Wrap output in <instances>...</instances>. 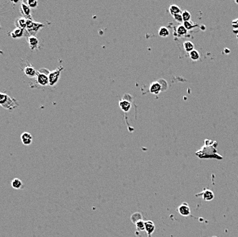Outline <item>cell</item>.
<instances>
[{
	"label": "cell",
	"instance_id": "cell-14",
	"mask_svg": "<svg viewBox=\"0 0 238 237\" xmlns=\"http://www.w3.org/2000/svg\"><path fill=\"white\" fill-rule=\"evenodd\" d=\"M155 226L152 221H145V231L148 234L149 237H151V235L155 231Z\"/></svg>",
	"mask_w": 238,
	"mask_h": 237
},
{
	"label": "cell",
	"instance_id": "cell-24",
	"mask_svg": "<svg viewBox=\"0 0 238 237\" xmlns=\"http://www.w3.org/2000/svg\"><path fill=\"white\" fill-rule=\"evenodd\" d=\"M181 14H182L183 22H185V21H190V19H191V14H190L188 10L183 11L182 13H181Z\"/></svg>",
	"mask_w": 238,
	"mask_h": 237
},
{
	"label": "cell",
	"instance_id": "cell-26",
	"mask_svg": "<svg viewBox=\"0 0 238 237\" xmlns=\"http://www.w3.org/2000/svg\"><path fill=\"white\" fill-rule=\"evenodd\" d=\"M183 25H184V27L187 29V30L192 29L194 27L192 21H185V22H183Z\"/></svg>",
	"mask_w": 238,
	"mask_h": 237
},
{
	"label": "cell",
	"instance_id": "cell-10",
	"mask_svg": "<svg viewBox=\"0 0 238 237\" xmlns=\"http://www.w3.org/2000/svg\"><path fill=\"white\" fill-rule=\"evenodd\" d=\"M10 35L12 38H21L23 36H25V30L16 27L11 32H10Z\"/></svg>",
	"mask_w": 238,
	"mask_h": 237
},
{
	"label": "cell",
	"instance_id": "cell-4",
	"mask_svg": "<svg viewBox=\"0 0 238 237\" xmlns=\"http://www.w3.org/2000/svg\"><path fill=\"white\" fill-rule=\"evenodd\" d=\"M36 82L41 86H46L49 85V77L48 75H45L44 73L38 72L36 76Z\"/></svg>",
	"mask_w": 238,
	"mask_h": 237
},
{
	"label": "cell",
	"instance_id": "cell-20",
	"mask_svg": "<svg viewBox=\"0 0 238 237\" xmlns=\"http://www.w3.org/2000/svg\"><path fill=\"white\" fill-rule=\"evenodd\" d=\"M183 47H184L185 50L189 53L194 50V45L193 43L190 41L184 42V43H183Z\"/></svg>",
	"mask_w": 238,
	"mask_h": 237
},
{
	"label": "cell",
	"instance_id": "cell-6",
	"mask_svg": "<svg viewBox=\"0 0 238 237\" xmlns=\"http://www.w3.org/2000/svg\"><path fill=\"white\" fill-rule=\"evenodd\" d=\"M162 90V85L159 81H154L151 83L149 87V91L151 94H158Z\"/></svg>",
	"mask_w": 238,
	"mask_h": 237
},
{
	"label": "cell",
	"instance_id": "cell-9",
	"mask_svg": "<svg viewBox=\"0 0 238 237\" xmlns=\"http://www.w3.org/2000/svg\"><path fill=\"white\" fill-rule=\"evenodd\" d=\"M178 211H179V214H180L181 215H182V216H185V217L190 215V213H191L190 206H188V204L187 203H185V202L183 203L182 204H181V205L179 206Z\"/></svg>",
	"mask_w": 238,
	"mask_h": 237
},
{
	"label": "cell",
	"instance_id": "cell-19",
	"mask_svg": "<svg viewBox=\"0 0 238 237\" xmlns=\"http://www.w3.org/2000/svg\"><path fill=\"white\" fill-rule=\"evenodd\" d=\"M158 34L161 37H167L169 36L170 32L167 27H161L158 30Z\"/></svg>",
	"mask_w": 238,
	"mask_h": 237
},
{
	"label": "cell",
	"instance_id": "cell-3",
	"mask_svg": "<svg viewBox=\"0 0 238 237\" xmlns=\"http://www.w3.org/2000/svg\"><path fill=\"white\" fill-rule=\"evenodd\" d=\"M64 70V67L62 66H60L56 68V70H54L53 71L49 73V85L51 86L55 85L56 83L58 82L59 81L60 75H61L62 71Z\"/></svg>",
	"mask_w": 238,
	"mask_h": 237
},
{
	"label": "cell",
	"instance_id": "cell-7",
	"mask_svg": "<svg viewBox=\"0 0 238 237\" xmlns=\"http://www.w3.org/2000/svg\"><path fill=\"white\" fill-rule=\"evenodd\" d=\"M198 197H201L205 201H211L214 198V194L209 189H205L200 193L196 195Z\"/></svg>",
	"mask_w": 238,
	"mask_h": 237
},
{
	"label": "cell",
	"instance_id": "cell-27",
	"mask_svg": "<svg viewBox=\"0 0 238 237\" xmlns=\"http://www.w3.org/2000/svg\"><path fill=\"white\" fill-rule=\"evenodd\" d=\"M173 18L175 19V21H177V22L181 23L183 22V18H182V14H177L173 15Z\"/></svg>",
	"mask_w": 238,
	"mask_h": 237
},
{
	"label": "cell",
	"instance_id": "cell-5",
	"mask_svg": "<svg viewBox=\"0 0 238 237\" xmlns=\"http://www.w3.org/2000/svg\"><path fill=\"white\" fill-rule=\"evenodd\" d=\"M20 10H21V14L23 15V17H24V18L27 19V20H30V19H32L31 10H30V8L26 4H25L23 1L21 4Z\"/></svg>",
	"mask_w": 238,
	"mask_h": 237
},
{
	"label": "cell",
	"instance_id": "cell-18",
	"mask_svg": "<svg viewBox=\"0 0 238 237\" xmlns=\"http://www.w3.org/2000/svg\"><path fill=\"white\" fill-rule=\"evenodd\" d=\"M169 12H170V13L173 16V15L177 14H181V8H179L178 6L175 5V4H172V5L170 6Z\"/></svg>",
	"mask_w": 238,
	"mask_h": 237
},
{
	"label": "cell",
	"instance_id": "cell-22",
	"mask_svg": "<svg viewBox=\"0 0 238 237\" xmlns=\"http://www.w3.org/2000/svg\"><path fill=\"white\" fill-rule=\"evenodd\" d=\"M190 57L193 61H197V60L200 59V54H199L198 51L196 50H193L190 53Z\"/></svg>",
	"mask_w": 238,
	"mask_h": 237
},
{
	"label": "cell",
	"instance_id": "cell-12",
	"mask_svg": "<svg viewBox=\"0 0 238 237\" xmlns=\"http://www.w3.org/2000/svg\"><path fill=\"white\" fill-rule=\"evenodd\" d=\"M24 71L25 75H26L27 77H30V78H32V77H34L36 76L37 75V71L36 70L35 68H34L33 66H26L23 69Z\"/></svg>",
	"mask_w": 238,
	"mask_h": 237
},
{
	"label": "cell",
	"instance_id": "cell-13",
	"mask_svg": "<svg viewBox=\"0 0 238 237\" xmlns=\"http://www.w3.org/2000/svg\"><path fill=\"white\" fill-rule=\"evenodd\" d=\"M27 19L24 18V17H20V18L17 19L14 23L15 26L17 28H20V29L25 30L27 25Z\"/></svg>",
	"mask_w": 238,
	"mask_h": 237
},
{
	"label": "cell",
	"instance_id": "cell-16",
	"mask_svg": "<svg viewBox=\"0 0 238 237\" xmlns=\"http://www.w3.org/2000/svg\"><path fill=\"white\" fill-rule=\"evenodd\" d=\"M11 186L14 189H20L23 186V182L19 178H14L11 181Z\"/></svg>",
	"mask_w": 238,
	"mask_h": 237
},
{
	"label": "cell",
	"instance_id": "cell-17",
	"mask_svg": "<svg viewBox=\"0 0 238 237\" xmlns=\"http://www.w3.org/2000/svg\"><path fill=\"white\" fill-rule=\"evenodd\" d=\"M142 220V215L140 213H134L131 216V221L133 223L136 224L138 221Z\"/></svg>",
	"mask_w": 238,
	"mask_h": 237
},
{
	"label": "cell",
	"instance_id": "cell-21",
	"mask_svg": "<svg viewBox=\"0 0 238 237\" xmlns=\"http://www.w3.org/2000/svg\"><path fill=\"white\" fill-rule=\"evenodd\" d=\"M177 34H178L179 36H185V35H186V34H187L188 30L184 27V25H179L178 27H177Z\"/></svg>",
	"mask_w": 238,
	"mask_h": 237
},
{
	"label": "cell",
	"instance_id": "cell-23",
	"mask_svg": "<svg viewBox=\"0 0 238 237\" xmlns=\"http://www.w3.org/2000/svg\"><path fill=\"white\" fill-rule=\"evenodd\" d=\"M135 225L136 229L138 230H139V231H145V221H144L141 220L138 221Z\"/></svg>",
	"mask_w": 238,
	"mask_h": 237
},
{
	"label": "cell",
	"instance_id": "cell-11",
	"mask_svg": "<svg viewBox=\"0 0 238 237\" xmlns=\"http://www.w3.org/2000/svg\"><path fill=\"white\" fill-rule=\"evenodd\" d=\"M22 143L25 146H29L32 142V135L28 132H24L21 135Z\"/></svg>",
	"mask_w": 238,
	"mask_h": 237
},
{
	"label": "cell",
	"instance_id": "cell-2",
	"mask_svg": "<svg viewBox=\"0 0 238 237\" xmlns=\"http://www.w3.org/2000/svg\"><path fill=\"white\" fill-rule=\"evenodd\" d=\"M0 105L8 110H13L19 106V103L16 99L10 97L3 92L0 93Z\"/></svg>",
	"mask_w": 238,
	"mask_h": 237
},
{
	"label": "cell",
	"instance_id": "cell-15",
	"mask_svg": "<svg viewBox=\"0 0 238 237\" xmlns=\"http://www.w3.org/2000/svg\"><path fill=\"white\" fill-rule=\"evenodd\" d=\"M119 106H120V109L123 111H125L126 113V112L129 111L131 105L130 102H129L128 101L125 100V99H123V100L120 101V102H119Z\"/></svg>",
	"mask_w": 238,
	"mask_h": 237
},
{
	"label": "cell",
	"instance_id": "cell-8",
	"mask_svg": "<svg viewBox=\"0 0 238 237\" xmlns=\"http://www.w3.org/2000/svg\"><path fill=\"white\" fill-rule=\"evenodd\" d=\"M27 42L29 44L30 48L32 51L36 50V49H38V46H39V40L36 36H32L27 38Z\"/></svg>",
	"mask_w": 238,
	"mask_h": 237
},
{
	"label": "cell",
	"instance_id": "cell-1",
	"mask_svg": "<svg viewBox=\"0 0 238 237\" xmlns=\"http://www.w3.org/2000/svg\"><path fill=\"white\" fill-rule=\"evenodd\" d=\"M44 27L45 25L43 23L35 22L32 19L27 20L26 28L25 29V37L27 38L32 36H36V34Z\"/></svg>",
	"mask_w": 238,
	"mask_h": 237
},
{
	"label": "cell",
	"instance_id": "cell-25",
	"mask_svg": "<svg viewBox=\"0 0 238 237\" xmlns=\"http://www.w3.org/2000/svg\"><path fill=\"white\" fill-rule=\"evenodd\" d=\"M23 2H24L25 4H26L30 8H36V6H38V1H36V0H27V1H23Z\"/></svg>",
	"mask_w": 238,
	"mask_h": 237
}]
</instances>
